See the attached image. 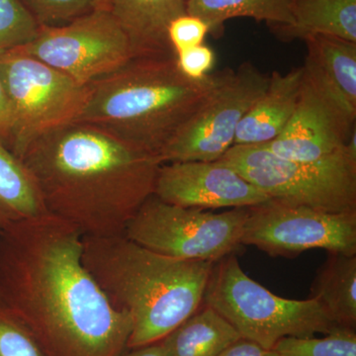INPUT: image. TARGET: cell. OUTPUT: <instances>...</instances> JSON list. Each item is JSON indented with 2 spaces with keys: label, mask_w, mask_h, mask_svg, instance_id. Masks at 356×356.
Instances as JSON below:
<instances>
[{
  "label": "cell",
  "mask_w": 356,
  "mask_h": 356,
  "mask_svg": "<svg viewBox=\"0 0 356 356\" xmlns=\"http://www.w3.org/2000/svg\"><path fill=\"white\" fill-rule=\"evenodd\" d=\"M83 236L50 213L0 236V300L44 356H121L132 332L83 261Z\"/></svg>",
  "instance_id": "cell-1"
},
{
  "label": "cell",
  "mask_w": 356,
  "mask_h": 356,
  "mask_svg": "<svg viewBox=\"0 0 356 356\" xmlns=\"http://www.w3.org/2000/svg\"><path fill=\"white\" fill-rule=\"evenodd\" d=\"M20 159L47 212L83 236L124 235L153 195L163 165L102 129L77 122L42 134Z\"/></svg>",
  "instance_id": "cell-2"
},
{
  "label": "cell",
  "mask_w": 356,
  "mask_h": 356,
  "mask_svg": "<svg viewBox=\"0 0 356 356\" xmlns=\"http://www.w3.org/2000/svg\"><path fill=\"white\" fill-rule=\"evenodd\" d=\"M83 261L110 303L130 316L127 350L159 343L195 313L215 264L159 254L124 235L83 236Z\"/></svg>",
  "instance_id": "cell-3"
},
{
  "label": "cell",
  "mask_w": 356,
  "mask_h": 356,
  "mask_svg": "<svg viewBox=\"0 0 356 356\" xmlns=\"http://www.w3.org/2000/svg\"><path fill=\"white\" fill-rule=\"evenodd\" d=\"M225 70L192 81L178 69L177 57L132 58L86 86V102L74 122L102 129L159 159L207 102Z\"/></svg>",
  "instance_id": "cell-4"
},
{
  "label": "cell",
  "mask_w": 356,
  "mask_h": 356,
  "mask_svg": "<svg viewBox=\"0 0 356 356\" xmlns=\"http://www.w3.org/2000/svg\"><path fill=\"white\" fill-rule=\"evenodd\" d=\"M203 304L226 318L242 339L266 350L283 337L327 334L339 327L316 300L283 298L252 280L236 254L215 262Z\"/></svg>",
  "instance_id": "cell-5"
},
{
  "label": "cell",
  "mask_w": 356,
  "mask_h": 356,
  "mask_svg": "<svg viewBox=\"0 0 356 356\" xmlns=\"http://www.w3.org/2000/svg\"><path fill=\"white\" fill-rule=\"evenodd\" d=\"M269 198L327 213L356 212V154L315 161L280 158L262 145L233 146L221 159Z\"/></svg>",
  "instance_id": "cell-6"
},
{
  "label": "cell",
  "mask_w": 356,
  "mask_h": 356,
  "mask_svg": "<svg viewBox=\"0 0 356 356\" xmlns=\"http://www.w3.org/2000/svg\"><path fill=\"white\" fill-rule=\"evenodd\" d=\"M248 209L209 212L172 205L153 194L129 222L124 236L168 257L217 262L243 247Z\"/></svg>",
  "instance_id": "cell-7"
},
{
  "label": "cell",
  "mask_w": 356,
  "mask_h": 356,
  "mask_svg": "<svg viewBox=\"0 0 356 356\" xmlns=\"http://www.w3.org/2000/svg\"><path fill=\"white\" fill-rule=\"evenodd\" d=\"M0 76L13 114L11 153L20 159L40 135L76 120L86 86L18 49L0 53Z\"/></svg>",
  "instance_id": "cell-8"
},
{
  "label": "cell",
  "mask_w": 356,
  "mask_h": 356,
  "mask_svg": "<svg viewBox=\"0 0 356 356\" xmlns=\"http://www.w3.org/2000/svg\"><path fill=\"white\" fill-rule=\"evenodd\" d=\"M18 50L88 86L133 58L130 42L108 7L58 27H40Z\"/></svg>",
  "instance_id": "cell-9"
},
{
  "label": "cell",
  "mask_w": 356,
  "mask_h": 356,
  "mask_svg": "<svg viewBox=\"0 0 356 356\" xmlns=\"http://www.w3.org/2000/svg\"><path fill=\"white\" fill-rule=\"evenodd\" d=\"M269 83L252 63L226 69L205 104L159 156L161 163L219 161L235 145L236 129Z\"/></svg>",
  "instance_id": "cell-10"
},
{
  "label": "cell",
  "mask_w": 356,
  "mask_h": 356,
  "mask_svg": "<svg viewBox=\"0 0 356 356\" xmlns=\"http://www.w3.org/2000/svg\"><path fill=\"white\" fill-rule=\"evenodd\" d=\"M248 210L243 245L271 257H296L315 248L356 255V212H323L273 199Z\"/></svg>",
  "instance_id": "cell-11"
},
{
  "label": "cell",
  "mask_w": 356,
  "mask_h": 356,
  "mask_svg": "<svg viewBox=\"0 0 356 356\" xmlns=\"http://www.w3.org/2000/svg\"><path fill=\"white\" fill-rule=\"evenodd\" d=\"M154 195L172 205L202 210L252 207L270 199L221 161L163 163Z\"/></svg>",
  "instance_id": "cell-12"
},
{
  "label": "cell",
  "mask_w": 356,
  "mask_h": 356,
  "mask_svg": "<svg viewBox=\"0 0 356 356\" xmlns=\"http://www.w3.org/2000/svg\"><path fill=\"white\" fill-rule=\"evenodd\" d=\"M355 123L304 74L296 109L283 132L262 145L280 158L315 161L341 153Z\"/></svg>",
  "instance_id": "cell-13"
},
{
  "label": "cell",
  "mask_w": 356,
  "mask_h": 356,
  "mask_svg": "<svg viewBox=\"0 0 356 356\" xmlns=\"http://www.w3.org/2000/svg\"><path fill=\"white\" fill-rule=\"evenodd\" d=\"M304 74L325 96L356 121V43L337 37L318 36L306 40Z\"/></svg>",
  "instance_id": "cell-14"
},
{
  "label": "cell",
  "mask_w": 356,
  "mask_h": 356,
  "mask_svg": "<svg viewBox=\"0 0 356 356\" xmlns=\"http://www.w3.org/2000/svg\"><path fill=\"white\" fill-rule=\"evenodd\" d=\"M107 7L127 36L133 58L177 57L168 28L186 14V0H107Z\"/></svg>",
  "instance_id": "cell-15"
},
{
  "label": "cell",
  "mask_w": 356,
  "mask_h": 356,
  "mask_svg": "<svg viewBox=\"0 0 356 356\" xmlns=\"http://www.w3.org/2000/svg\"><path fill=\"white\" fill-rule=\"evenodd\" d=\"M303 81V67L280 74L273 72L264 95L243 116L234 146H259L275 140L291 119Z\"/></svg>",
  "instance_id": "cell-16"
},
{
  "label": "cell",
  "mask_w": 356,
  "mask_h": 356,
  "mask_svg": "<svg viewBox=\"0 0 356 356\" xmlns=\"http://www.w3.org/2000/svg\"><path fill=\"white\" fill-rule=\"evenodd\" d=\"M273 28L283 39L322 35L356 43V0H294L292 24Z\"/></svg>",
  "instance_id": "cell-17"
},
{
  "label": "cell",
  "mask_w": 356,
  "mask_h": 356,
  "mask_svg": "<svg viewBox=\"0 0 356 356\" xmlns=\"http://www.w3.org/2000/svg\"><path fill=\"white\" fill-rule=\"evenodd\" d=\"M240 339L226 318L203 304L159 343L165 356H217Z\"/></svg>",
  "instance_id": "cell-18"
},
{
  "label": "cell",
  "mask_w": 356,
  "mask_h": 356,
  "mask_svg": "<svg viewBox=\"0 0 356 356\" xmlns=\"http://www.w3.org/2000/svg\"><path fill=\"white\" fill-rule=\"evenodd\" d=\"M310 298L339 327H356V255L329 254L312 283Z\"/></svg>",
  "instance_id": "cell-19"
},
{
  "label": "cell",
  "mask_w": 356,
  "mask_h": 356,
  "mask_svg": "<svg viewBox=\"0 0 356 356\" xmlns=\"http://www.w3.org/2000/svg\"><path fill=\"white\" fill-rule=\"evenodd\" d=\"M47 213L37 185L24 163L0 147V236L16 222Z\"/></svg>",
  "instance_id": "cell-20"
},
{
  "label": "cell",
  "mask_w": 356,
  "mask_h": 356,
  "mask_svg": "<svg viewBox=\"0 0 356 356\" xmlns=\"http://www.w3.org/2000/svg\"><path fill=\"white\" fill-rule=\"evenodd\" d=\"M294 0H186V13L196 16L219 35L226 21L236 17L266 21L273 27L293 23Z\"/></svg>",
  "instance_id": "cell-21"
},
{
  "label": "cell",
  "mask_w": 356,
  "mask_h": 356,
  "mask_svg": "<svg viewBox=\"0 0 356 356\" xmlns=\"http://www.w3.org/2000/svg\"><path fill=\"white\" fill-rule=\"evenodd\" d=\"M273 350L278 356H356L355 330L339 327L324 337H283Z\"/></svg>",
  "instance_id": "cell-22"
},
{
  "label": "cell",
  "mask_w": 356,
  "mask_h": 356,
  "mask_svg": "<svg viewBox=\"0 0 356 356\" xmlns=\"http://www.w3.org/2000/svg\"><path fill=\"white\" fill-rule=\"evenodd\" d=\"M40 26L21 0H0V53L29 44Z\"/></svg>",
  "instance_id": "cell-23"
},
{
  "label": "cell",
  "mask_w": 356,
  "mask_h": 356,
  "mask_svg": "<svg viewBox=\"0 0 356 356\" xmlns=\"http://www.w3.org/2000/svg\"><path fill=\"white\" fill-rule=\"evenodd\" d=\"M40 27H58L107 6V0H21Z\"/></svg>",
  "instance_id": "cell-24"
},
{
  "label": "cell",
  "mask_w": 356,
  "mask_h": 356,
  "mask_svg": "<svg viewBox=\"0 0 356 356\" xmlns=\"http://www.w3.org/2000/svg\"><path fill=\"white\" fill-rule=\"evenodd\" d=\"M0 356H44L31 332L1 300Z\"/></svg>",
  "instance_id": "cell-25"
},
{
  "label": "cell",
  "mask_w": 356,
  "mask_h": 356,
  "mask_svg": "<svg viewBox=\"0 0 356 356\" xmlns=\"http://www.w3.org/2000/svg\"><path fill=\"white\" fill-rule=\"evenodd\" d=\"M209 32L207 23L186 13L172 21L168 28V40L177 55L179 51L203 44Z\"/></svg>",
  "instance_id": "cell-26"
},
{
  "label": "cell",
  "mask_w": 356,
  "mask_h": 356,
  "mask_svg": "<svg viewBox=\"0 0 356 356\" xmlns=\"http://www.w3.org/2000/svg\"><path fill=\"white\" fill-rule=\"evenodd\" d=\"M175 56L178 69L192 81L205 79L215 64L214 51L204 44L179 51Z\"/></svg>",
  "instance_id": "cell-27"
},
{
  "label": "cell",
  "mask_w": 356,
  "mask_h": 356,
  "mask_svg": "<svg viewBox=\"0 0 356 356\" xmlns=\"http://www.w3.org/2000/svg\"><path fill=\"white\" fill-rule=\"evenodd\" d=\"M13 144V114L8 95L0 76V147L11 152Z\"/></svg>",
  "instance_id": "cell-28"
},
{
  "label": "cell",
  "mask_w": 356,
  "mask_h": 356,
  "mask_svg": "<svg viewBox=\"0 0 356 356\" xmlns=\"http://www.w3.org/2000/svg\"><path fill=\"white\" fill-rule=\"evenodd\" d=\"M217 356H278L273 350H266L259 344L240 339Z\"/></svg>",
  "instance_id": "cell-29"
},
{
  "label": "cell",
  "mask_w": 356,
  "mask_h": 356,
  "mask_svg": "<svg viewBox=\"0 0 356 356\" xmlns=\"http://www.w3.org/2000/svg\"><path fill=\"white\" fill-rule=\"evenodd\" d=\"M129 350V353H123L121 356H165V350L159 341Z\"/></svg>",
  "instance_id": "cell-30"
}]
</instances>
